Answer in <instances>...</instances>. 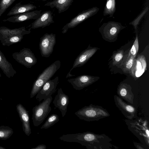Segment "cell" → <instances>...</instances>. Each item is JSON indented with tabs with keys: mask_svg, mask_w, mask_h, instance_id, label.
I'll list each match as a JSON object with an SVG mask.
<instances>
[{
	"mask_svg": "<svg viewBox=\"0 0 149 149\" xmlns=\"http://www.w3.org/2000/svg\"><path fill=\"white\" fill-rule=\"evenodd\" d=\"M59 139L67 142L79 143L87 149L118 148L111 143L112 139L108 136L104 134H98L90 132L64 134L60 137Z\"/></svg>",
	"mask_w": 149,
	"mask_h": 149,
	"instance_id": "1",
	"label": "cell"
},
{
	"mask_svg": "<svg viewBox=\"0 0 149 149\" xmlns=\"http://www.w3.org/2000/svg\"><path fill=\"white\" fill-rule=\"evenodd\" d=\"M30 28L26 29L25 26L10 29L6 26L0 27V41L4 46H9L21 42L24 36L31 32Z\"/></svg>",
	"mask_w": 149,
	"mask_h": 149,
	"instance_id": "2",
	"label": "cell"
},
{
	"mask_svg": "<svg viewBox=\"0 0 149 149\" xmlns=\"http://www.w3.org/2000/svg\"><path fill=\"white\" fill-rule=\"evenodd\" d=\"M129 130L143 144L149 146V127L147 120L137 117L132 119H126Z\"/></svg>",
	"mask_w": 149,
	"mask_h": 149,
	"instance_id": "3",
	"label": "cell"
},
{
	"mask_svg": "<svg viewBox=\"0 0 149 149\" xmlns=\"http://www.w3.org/2000/svg\"><path fill=\"white\" fill-rule=\"evenodd\" d=\"M74 114L80 119L88 122L98 121L110 116L106 109L101 106L92 104L84 106Z\"/></svg>",
	"mask_w": 149,
	"mask_h": 149,
	"instance_id": "4",
	"label": "cell"
},
{
	"mask_svg": "<svg viewBox=\"0 0 149 149\" xmlns=\"http://www.w3.org/2000/svg\"><path fill=\"white\" fill-rule=\"evenodd\" d=\"M61 62L58 60L46 68L39 74L34 82L30 93V98L33 97L44 85L55 74L60 68Z\"/></svg>",
	"mask_w": 149,
	"mask_h": 149,
	"instance_id": "5",
	"label": "cell"
},
{
	"mask_svg": "<svg viewBox=\"0 0 149 149\" xmlns=\"http://www.w3.org/2000/svg\"><path fill=\"white\" fill-rule=\"evenodd\" d=\"M52 100L51 96L33 108L32 120L35 127L41 124L50 112L52 109L50 105Z\"/></svg>",
	"mask_w": 149,
	"mask_h": 149,
	"instance_id": "6",
	"label": "cell"
},
{
	"mask_svg": "<svg viewBox=\"0 0 149 149\" xmlns=\"http://www.w3.org/2000/svg\"><path fill=\"white\" fill-rule=\"evenodd\" d=\"M12 56L18 63L28 68H31L37 62L33 53L28 48L24 47L19 52L13 53Z\"/></svg>",
	"mask_w": 149,
	"mask_h": 149,
	"instance_id": "7",
	"label": "cell"
},
{
	"mask_svg": "<svg viewBox=\"0 0 149 149\" xmlns=\"http://www.w3.org/2000/svg\"><path fill=\"white\" fill-rule=\"evenodd\" d=\"M56 43L55 34L46 33L40 38L39 45L42 56L49 57L53 53Z\"/></svg>",
	"mask_w": 149,
	"mask_h": 149,
	"instance_id": "8",
	"label": "cell"
},
{
	"mask_svg": "<svg viewBox=\"0 0 149 149\" xmlns=\"http://www.w3.org/2000/svg\"><path fill=\"white\" fill-rule=\"evenodd\" d=\"M114 100L116 107L126 118L131 120L137 117L136 109L133 106L128 104L115 95Z\"/></svg>",
	"mask_w": 149,
	"mask_h": 149,
	"instance_id": "9",
	"label": "cell"
},
{
	"mask_svg": "<svg viewBox=\"0 0 149 149\" xmlns=\"http://www.w3.org/2000/svg\"><path fill=\"white\" fill-rule=\"evenodd\" d=\"M58 80V77L57 76L53 79H50L47 81L38 93L36 99L40 102L52 96L56 91Z\"/></svg>",
	"mask_w": 149,
	"mask_h": 149,
	"instance_id": "10",
	"label": "cell"
},
{
	"mask_svg": "<svg viewBox=\"0 0 149 149\" xmlns=\"http://www.w3.org/2000/svg\"><path fill=\"white\" fill-rule=\"evenodd\" d=\"M98 79V77L87 75L78 76L75 78L68 79L73 88L77 90H80L92 84Z\"/></svg>",
	"mask_w": 149,
	"mask_h": 149,
	"instance_id": "11",
	"label": "cell"
},
{
	"mask_svg": "<svg viewBox=\"0 0 149 149\" xmlns=\"http://www.w3.org/2000/svg\"><path fill=\"white\" fill-rule=\"evenodd\" d=\"M94 13V9H89L80 13L73 18L62 29V33H66L68 29L74 28L79 24L91 16Z\"/></svg>",
	"mask_w": 149,
	"mask_h": 149,
	"instance_id": "12",
	"label": "cell"
},
{
	"mask_svg": "<svg viewBox=\"0 0 149 149\" xmlns=\"http://www.w3.org/2000/svg\"><path fill=\"white\" fill-rule=\"evenodd\" d=\"M97 49V48L96 47L91 48L88 47L81 52L75 59L72 67L66 76V78L74 76L70 74L72 70L75 68L81 67L85 64L96 52Z\"/></svg>",
	"mask_w": 149,
	"mask_h": 149,
	"instance_id": "13",
	"label": "cell"
},
{
	"mask_svg": "<svg viewBox=\"0 0 149 149\" xmlns=\"http://www.w3.org/2000/svg\"><path fill=\"white\" fill-rule=\"evenodd\" d=\"M53 103L55 107L58 108L60 111L62 116L64 117L67 111L69 103V98L63 92L61 88L58 89L57 94L55 96Z\"/></svg>",
	"mask_w": 149,
	"mask_h": 149,
	"instance_id": "14",
	"label": "cell"
},
{
	"mask_svg": "<svg viewBox=\"0 0 149 149\" xmlns=\"http://www.w3.org/2000/svg\"><path fill=\"white\" fill-rule=\"evenodd\" d=\"M41 10L29 11L10 17L3 20L13 23H19L30 19H36L40 15Z\"/></svg>",
	"mask_w": 149,
	"mask_h": 149,
	"instance_id": "15",
	"label": "cell"
},
{
	"mask_svg": "<svg viewBox=\"0 0 149 149\" xmlns=\"http://www.w3.org/2000/svg\"><path fill=\"white\" fill-rule=\"evenodd\" d=\"M54 22L52 12L47 10L41 13L40 16L31 23V28L34 29L43 28Z\"/></svg>",
	"mask_w": 149,
	"mask_h": 149,
	"instance_id": "16",
	"label": "cell"
},
{
	"mask_svg": "<svg viewBox=\"0 0 149 149\" xmlns=\"http://www.w3.org/2000/svg\"><path fill=\"white\" fill-rule=\"evenodd\" d=\"M16 110L18 113L21 121L22 123L23 131L25 134L29 136L31 134V129L30 125V117L28 111L21 104H17Z\"/></svg>",
	"mask_w": 149,
	"mask_h": 149,
	"instance_id": "17",
	"label": "cell"
},
{
	"mask_svg": "<svg viewBox=\"0 0 149 149\" xmlns=\"http://www.w3.org/2000/svg\"><path fill=\"white\" fill-rule=\"evenodd\" d=\"M117 93L118 96L127 102L133 104L134 95L131 86L126 84H121L117 88Z\"/></svg>",
	"mask_w": 149,
	"mask_h": 149,
	"instance_id": "18",
	"label": "cell"
},
{
	"mask_svg": "<svg viewBox=\"0 0 149 149\" xmlns=\"http://www.w3.org/2000/svg\"><path fill=\"white\" fill-rule=\"evenodd\" d=\"M0 68L5 75L8 78L13 77L17 73L12 64L8 61L0 49Z\"/></svg>",
	"mask_w": 149,
	"mask_h": 149,
	"instance_id": "19",
	"label": "cell"
},
{
	"mask_svg": "<svg viewBox=\"0 0 149 149\" xmlns=\"http://www.w3.org/2000/svg\"><path fill=\"white\" fill-rule=\"evenodd\" d=\"M73 1L74 0H53L47 2L44 6L56 8L58 10V13L60 14L67 10Z\"/></svg>",
	"mask_w": 149,
	"mask_h": 149,
	"instance_id": "20",
	"label": "cell"
},
{
	"mask_svg": "<svg viewBox=\"0 0 149 149\" xmlns=\"http://www.w3.org/2000/svg\"><path fill=\"white\" fill-rule=\"evenodd\" d=\"M37 7L31 3L22 4L21 2L16 3L7 14V16L14 15L17 14L32 11Z\"/></svg>",
	"mask_w": 149,
	"mask_h": 149,
	"instance_id": "21",
	"label": "cell"
},
{
	"mask_svg": "<svg viewBox=\"0 0 149 149\" xmlns=\"http://www.w3.org/2000/svg\"><path fill=\"white\" fill-rule=\"evenodd\" d=\"M59 120V116L56 114H51L40 127L41 129H47L53 126Z\"/></svg>",
	"mask_w": 149,
	"mask_h": 149,
	"instance_id": "22",
	"label": "cell"
},
{
	"mask_svg": "<svg viewBox=\"0 0 149 149\" xmlns=\"http://www.w3.org/2000/svg\"><path fill=\"white\" fill-rule=\"evenodd\" d=\"M12 128L8 126H0V139L6 140L9 139L13 134Z\"/></svg>",
	"mask_w": 149,
	"mask_h": 149,
	"instance_id": "23",
	"label": "cell"
},
{
	"mask_svg": "<svg viewBox=\"0 0 149 149\" xmlns=\"http://www.w3.org/2000/svg\"><path fill=\"white\" fill-rule=\"evenodd\" d=\"M16 0H0V17Z\"/></svg>",
	"mask_w": 149,
	"mask_h": 149,
	"instance_id": "24",
	"label": "cell"
},
{
	"mask_svg": "<svg viewBox=\"0 0 149 149\" xmlns=\"http://www.w3.org/2000/svg\"><path fill=\"white\" fill-rule=\"evenodd\" d=\"M139 49V43L138 37L137 36L133 45L130 49V56L134 57L136 56Z\"/></svg>",
	"mask_w": 149,
	"mask_h": 149,
	"instance_id": "25",
	"label": "cell"
},
{
	"mask_svg": "<svg viewBox=\"0 0 149 149\" xmlns=\"http://www.w3.org/2000/svg\"><path fill=\"white\" fill-rule=\"evenodd\" d=\"M134 58L130 56L126 63V67L127 69H130L132 67L134 62Z\"/></svg>",
	"mask_w": 149,
	"mask_h": 149,
	"instance_id": "26",
	"label": "cell"
},
{
	"mask_svg": "<svg viewBox=\"0 0 149 149\" xmlns=\"http://www.w3.org/2000/svg\"><path fill=\"white\" fill-rule=\"evenodd\" d=\"M123 57L122 53L120 52L117 53L114 57V59L116 62H119L122 59Z\"/></svg>",
	"mask_w": 149,
	"mask_h": 149,
	"instance_id": "27",
	"label": "cell"
},
{
	"mask_svg": "<svg viewBox=\"0 0 149 149\" xmlns=\"http://www.w3.org/2000/svg\"><path fill=\"white\" fill-rule=\"evenodd\" d=\"M46 146L43 144H40L37 146L31 149H46Z\"/></svg>",
	"mask_w": 149,
	"mask_h": 149,
	"instance_id": "28",
	"label": "cell"
},
{
	"mask_svg": "<svg viewBox=\"0 0 149 149\" xmlns=\"http://www.w3.org/2000/svg\"><path fill=\"white\" fill-rule=\"evenodd\" d=\"M112 2V0H108L106 5L107 8V9H109L111 8L113 4Z\"/></svg>",
	"mask_w": 149,
	"mask_h": 149,
	"instance_id": "29",
	"label": "cell"
},
{
	"mask_svg": "<svg viewBox=\"0 0 149 149\" xmlns=\"http://www.w3.org/2000/svg\"><path fill=\"white\" fill-rule=\"evenodd\" d=\"M134 145L135 146V147L137 149H144L145 148L143 147L142 145H141L139 143H137L136 142H134Z\"/></svg>",
	"mask_w": 149,
	"mask_h": 149,
	"instance_id": "30",
	"label": "cell"
},
{
	"mask_svg": "<svg viewBox=\"0 0 149 149\" xmlns=\"http://www.w3.org/2000/svg\"><path fill=\"white\" fill-rule=\"evenodd\" d=\"M117 29L116 27H113L112 28L110 31V34L111 35H114L116 33Z\"/></svg>",
	"mask_w": 149,
	"mask_h": 149,
	"instance_id": "31",
	"label": "cell"
},
{
	"mask_svg": "<svg viewBox=\"0 0 149 149\" xmlns=\"http://www.w3.org/2000/svg\"><path fill=\"white\" fill-rule=\"evenodd\" d=\"M0 149H6V148H4L2 146H0Z\"/></svg>",
	"mask_w": 149,
	"mask_h": 149,
	"instance_id": "32",
	"label": "cell"
},
{
	"mask_svg": "<svg viewBox=\"0 0 149 149\" xmlns=\"http://www.w3.org/2000/svg\"><path fill=\"white\" fill-rule=\"evenodd\" d=\"M37 1H45L47 0H36Z\"/></svg>",
	"mask_w": 149,
	"mask_h": 149,
	"instance_id": "33",
	"label": "cell"
},
{
	"mask_svg": "<svg viewBox=\"0 0 149 149\" xmlns=\"http://www.w3.org/2000/svg\"><path fill=\"white\" fill-rule=\"evenodd\" d=\"M1 74L0 72V77H1Z\"/></svg>",
	"mask_w": 149,
	"mask_h": 149,
	"instance_id": "34",
	"label": "cell"
}]
</instances>
